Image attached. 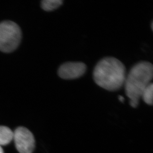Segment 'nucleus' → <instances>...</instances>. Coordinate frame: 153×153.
Listing matches in <instances>:
<instances>
[{"label": "nucleus", "mask_w": 153, "mask_h": 153, "mask_svg": "<svg viewBox=\"0 0 153 153\" xmlns=\"http://www.w3.org/2000/svg\"><path fill=\"white\" fill-rule=\"evenodd\" d=\"M126 76L123 62L112 56L101 59L93 71V78L97 85L110 91L120 89L124 85Z\"/></svg>", "instance_id": "f257e3e1"}, {"label": "nucleus", "mask_w": 153, "mask_h": 153, "mask_svg": "<svg viewBox=\"0 0 153 153\" xmlns=\"http://www.w3.org/2000/svg\"><path fill=\"white\" fill-rule=\"evenodd\" d=\"M153 77V65L147 61H141L135 64L126 74L124 85L132 107L138 106L143 91L152 83Z\"/></svg>", "instance_id": "f03ea898"}, {"label": "nucleus", "mask_w": 153, "mask_h": 153, "mask_svg": "<svg viewBox=\"0 0 153 153\" xmlns=\"http://www.w3.org/2000/svg\"><path fill=\"white\" fill-rule=\"evenodd\" d=\"M20 27L14 22L5 20L0 22V51L10 53L15 51L22 40Z\"/></svg>", "instance_id": "7ed1b4c3"}, {"label": "nucleus", "mask_w": 153, "mask_h": 153, "mask_svg": "<svg viewBox=\"0 0 153 153\" xmlns=\"http://www.w3.org/2000/svg\"><path fill=\"white\" fill-rule=\"evenodd\" d=\"M13 139L20 153H32L35 148L33 135L25 127H18L13 132Z\"/></svg>", "instance_id": "20e7f679"}, {"label": "nucleus", "mask_w": 153, "mask_h": 153, "mask_svg": "<svg viewBox=\"0 0 153 153\" xmlns=\"http://www.w3.org/2000/svg\"><path fill=\"white\" fill-rule=\"evenodd\" d=\"M86 65L82 62H67L62 64L58 69V75L64 79H74L84 75Z\"/></svg>", "instance_id": "39448f33"}, {"label": "nucleus", "mask_w": 153, "mask_h": 153, "mask_svg": "<svg viewBox=\"0 0 153 153\" xmlns=\"http://www.w3.org/2000/svg\"><path fill=\"white\" fill-rule=\"evenodd\" d=\"M13 132L9 127L0 126V146H5L13 139Z\"/></svg>", "instance_id": "423d86ee"}, {"label": "nucleus", "mask_w": 153, "mask_h": 153, "mask_svg": "<svg viewBox=\"0 0 153 153\" xmlns=\"http://www.w3.org/2000/svg\"><path fill=\"white\" fill-rule=\"evenodd\" d=\"M62 0H43L41 1V6L45 11L55 10L62 4Z\"/></svg>", "instance_id": "0eeeda50"}, {"label": "nucleus", "mask_w": 153, "mask_h": 153, "mask_svg": "<svg viewBox=\"0 0 153 153\" xmlns=\"http://www.w3.org/2000/svg\"><path fill=\"white\" fill-rule=\"evenodd\" d=\"M153 84L151 83L144 90L141 97L144 102L149 105H153Z\"/></svg>", "instance_id": "6e6552de"}, {"label": "nucleus", "mask_w": 153, "mask_h": 153, "mask_svg": "<svg viewBox=\"0 0 153 153\" xmlns=\"http://www.w3.org/2000/svg\"><path fill=\"white\" fill-rule=\"evenodd\" d=\"M119 99L120 101L121 102H123V101H124V97H123V96H119Z\"/></svg>", "instance_id": "1a4fd4ad"}, {"label": "nucleus", "mask_w": 153, "mask_h": 153, "mask_svg": "<svg viewBox=\"0 0 153 153\" xmlns=\"http://www.w3.org/2000/svg\"><path fill=\"white\" fill-rule=\"evenodd\" d=\"M0 153H4V151L1 146H0Z\"/></svg>", "instance_id": "9d476101"}, {"label": "nucleus", "mask_w": 153, "mask_h": 153, "mask_svg": "<svg viewBox=\"0 0 153 153\" xmlns=\"http://www.w3.org/2000/svg\"><path fill=\"white\" fill-rule=\"evenodd\" d=\"M153 22H152V23H151V29H152V30H153Z\"/></svg>", "instance_id": "9b49d317"}]
</instances>
